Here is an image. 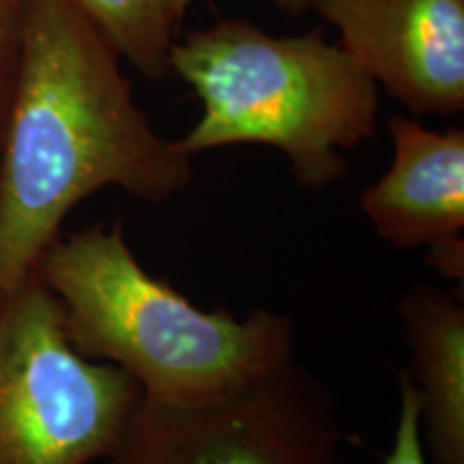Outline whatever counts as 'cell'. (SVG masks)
Here are the masks:
<instances>
[{
	"label": "cell",
	"mask_w": 464,
	"mask_h": 464,
	"mask_svg": "<svg viewBox=\"0 0 464 464\" xmlns=\"http://www.w3.org/2000/svg\"><path fill=\"white\" fill-rule=\"evenodd\" d=\"M170 72L202 103L179 140L188 155L263 144L286 155L299 188L323 191L346 177V150L374 138L379 86L323 31L271 34L219 20L174 42Z\"/></svg>",
	"instance_id": "obj_3"
},
{
	"label": "cell",
	"mask_w": 464,
	"mask_h": 464,
	"mask_svg": "<svg viewBox=\"0 0 464 464\" xmlns=\"http://www.w3.org/2000/svg\"><path fill=\"white\" fill-rule=\"evenodd\" d=\"M312 3H314V0H274L276 7L288 15L307 14V11L312 9Z\"/></svg>",
	"instance_id": "obj_12"
},
{
	"label": "cell",
	"mask_w": 464,
	"mask_h": 464,
	"mask_svg": "<svg viewBox=\"0 0 464 464\" xmlns=\"http://www.w3.org/2000/svg\"><path fill=\"white\" fill-rule=\"evenodd\" d=\"M26 0H0V144L14 103L22 48H24Z\"/></svg>",
	"instance_id": "obj_10"
},
{
	"label": "cell",
	"mask_w": 464,
	"mask_h": 464,
	"mask_svg": "<svg viewBox=\"0 0 464 464\" xmlns=\"http://www.w3.org/2000/svg\"><path fill=\"white\" fill-rule=\"evenodd\" d=\"M340 48L413 114L464 110V0H314Z\"/></svg>",
	"instance_id": "obj_6"
},
{
	"label": "cell",
	"mask_w": 464,
	"mask_h": 464,
	"mask_svg": "<svg viewBox=\"0 0 464 464\" xmlns=\"http://www.w3.org/2000/svg\"><path fill=\"white\" fill-rule=\"evenodd\" d=\"M142 402L123 370L80 355L33 276L0 304V464H102Z\"/></svg>",
	"instance_id": "obj_4"
},
{
	"label": "cell",
	"mask_w": 464,
	"mask_h": 464,
	"mask_svg": "<svg viewBox=\"0 0 464 464\" xmlns=\"http://www.w3.org/2000/svg\"><path fill=\"white\" fill-rule=\"evenodd\" d=\"M191 5V0H177V7H179V14L185 15V11H188V7Z\"/></svg>",
	"instance_id": "obj_13"
},
{
	"label": "cell",
	"mask_w": 464,
	"mask_h": 464,
	"mask_svg": "<svg viewBox=\"0 0 464 464\" xmlns=\"http://www.w3.org/2000/svg\"><path fill=\"white\" fill-rule=\"evenodd\" d=\"M34 276L58 301L75 351L123 370L147 404L216 402L297 359L288 314L202 310L144 269L121 222L58 237Z\"/></svg>",
	"instance_id": "obj_2"
},
{
	"label": "cell",
	"mask_w": 464,
	"mask_h": 464,
	"mask_svg": "<svg viewBox=\"0 0 464 464\" xmlns=\"http://www.w3.org/2000/svg\"><path fill=\"white\" fill-rule=\"evenodd\" d=\"M393 160L359 196V208L382 241L398 249L464 243V131H437L411 116L387 121Z\"/></svg>",
	"instance_id": "obj_7"
},
{
	"label": "cell",
	"mask_w": 464,
	"mask_h": 464,
	"mask_svg": "<svg viewBox=\"0 0 464 464\" xmlns=\"http://www.w3.org/2000/svg\"><path fill=\"white\" fill-rule=\"evenodd\" d=\"M411 365L420 398L421 437L430 464H464V304L462 290L415 284L400 297Z\"/></svg>",
	"instance_id": "obj_8"
},
{
	"label": "cell",
	"mask_w": 464,
	"mask_h": 464,
	"mask_svg": "<svg viewBox=\"0 0 464 464\" xmlns=\"http://www.w3.org/2000/svg\"><path fill=\"white\" fill-rule=\"evenodd\" d=\"M191 181V155L150 125L106 39L67 0H26L0 144V304L34 276L82 200L114 188L160 205Z\"/></svg>",
	"instance_id": "obj_1"
},
{
	"label": "cell",
	"mask_w": 464,
	"mask_h": 464,
	"mask_svg": "<svg viewBox=\"0 0 464 464\" xmlns=\"http://www.w3.org/2000/svg\"><path fill=\"white\" fill-rule=\"evenodd\" d=\"M346 432L327 385L297 363L200 406L142 400L102 464H342Z\"/></svg>",
	"instance_id": "obj_5"
},
{
	"label": "cell",
	"mask_w": 464,
	"mask_h": 464,
	"mask_svg": "<svg viewBox=\"0 0 464 464\" xmlns=\"http://www.w3.org/2000/svg\"><path fill=\"white\" fill-rule=\"evenodd\" d=\"M398 421L393 432L390 454L382 464H430L426 445L421 437V411L420 398L411 385L406 372H400L398 379Z\"/></svg>",
	"instance_id": "obj_11"
},
{
	"label": "cell",
	"mask_w": 464,
	"mask_h": 464,
	"mask_svg": "<svg viewBox=\"0 0 464 464\" xmlns=\"http://www.w3.org/2000/svg\"><path fill=\"white\" fill-rule=\"evenodd\" d=\"M106 39L121 61L147 78L170 73L174 31L183 20L177 0H67Z\"/></svg>",
	"instance_id": "obj_9"
}]
</instances>
